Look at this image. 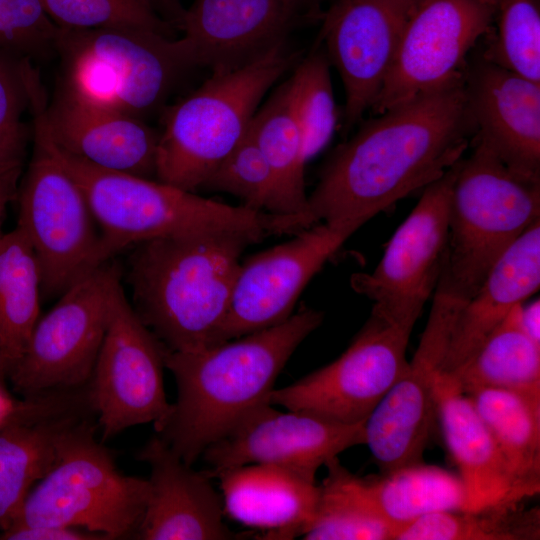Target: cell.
<instances>
[{
  "mask_svg": "<svg viewBox=\"0 0 540 540\" xmlns=\"http://www.w3.org/2000/svg\"><path fill=\"white\" fill-rule=\"evenodd\" d=\"M472 135L465 79L377 114L323 167L308 197L311 223L369 221L443 176Z\"/></svg>",
  "mask_w": 540,
  "mask_h": 540,
  "instance_id": "6da1fadb",
  "label": "cell"
},
{
  "mask_svg": "<svg viewBox=\"0 0 540 540\" xmlns=\"http://www.w3.org/2000/svg\"><path fill=\"white\" fill-rule=\"evenodd\" d=\"M324 313L302 307L274 326L195 351L165 350L177 400L155 429L192 466L269 396L281 370Z\"/></svg>",
  "mask_w": 540,
  "mask_h": 540,
  "instance_id": "7a4b0ae2",
  "label": "cell"
},
{
  "mask_svg": "<svg viewBox=\"0 0 540 540\" xmlns=\"http://www.w3.org/2000/svg\"><path fill=\"white\" fill-rule=\"evenodd\" d=\"M39 110L34 115L38 138L84 193L100 233L101 264L128 247L166 236L235 235L253 244L304 228L300 215L232 206L185 191L157 179L96 167L56 146Z\"/></svg>",
  "mask_w": 540,
  "mask_h": 540,
  "instance_id": "3957f363",
  "label": "cell"
},
{
  "mask_svg": "<svg viewBox=\"0 0 540 540\" xmlns=\"http://www.w3.org/2000/svg\"><path fill=\"white\" fill-rule=\"evenodd\" d=\"M249 239L184 234L133 246L127 262L133 310L170 351H195L220 342L240 257Z\"/></svg>",
  "mask_w": 540,
  "mask_h": 540,
  "instance_id": "277c9868",
  "label": "cell"
},
{
  "mask_svg": "<svg viewBox=\"0 0 540 540\" xmlns=\"http://www.w3.org/2000/svg\"><path fill=\"white\" fill-rule=\"evenodd\" d=\"M280 44L240 68L214 72L169 107L159 132L156 179L195 193L246 135L267 91L296 62Z\"/></svg>",
  "mask_w": 540,
  "mask_h": 540,
  "instance_id": "5b68a950",
  "label": "cell"
},
{
  "mask_svg": "<svg viewBox=\"0 0 540 540\" xmlns=\"http://www.w3.org/2000/svg\"><path fill=\"white\" fill-rule=\"evenodd\" d=\"M456 164L446 256L438 284L467 301L492 266L537 220L540 181L509 169L484 143Z\"/></svg>",
  "mask_w": 540,
  "mask_h": 540,
  "instance_id": "8992f818",
  "label": "cell"
},
{
  "mask_svg": "<svg viewBox=\"0 0 540 540\" xmlns=\"http://www.w3.org/2000/svg\"><path fill=\"white\" fill-rule=\"evenodd\" d=\"M59 93L141 118L161 108L193 68L179 38L141 27L60 28Z\"/></svg>",
  "mask_w": 540,
  "mask_h": 540,
  "instance_id": "52a82bcc",
  "label": "cell"
},
{
  "mask_svg": "<svg viewBox=\"0 0 540 540\" xmlns=\"http://www.w3.org/2000/svg\"><path fill=\"white\" fill-rule=\"evenodd\" d=\"M94 418L66 433L51 469L30 490L8 528L70 526L107 540L135 539L149 481L118 470L112 454L96 439Z\"/></svg>",
  "mask_w": 540,
  "mask_h": 540,
  "instance_id": "ba28073f",
  "label": "cell"
},
{
  "mask_svg": "<svg viewBox=\"0 0 540 540\" xmlns=\"http://www.w3.org/2000/svg\"><path fill=\"white\" fill-rule=\"evenodd\" d=\"M16 198L19 204L17 227L36 256L41 295L60 296L102 265L99 228L84 193L36 137Z\"/></svg>",
  "mask_w": 540,
  "mask_h": 540,
  "instance_id": "9c48e42d",
  "label": "cell"
},
{
  "mask_svg": "<svg viewBox=\"0 0 540 540\" xmlns=\"http://www.w3.org/2000/svg\"><path fill=\"white\" fill-rule=\"evenodd\" d=\"M121 280V268L109 260L70 286L38 319L8 374L18 393L26 398L88 385Z\"/></svg>",
  "mask_w": 540,
  "mask_h": 540,
  "instance_id": "30bf717a",
  "label": "cell"
},
{
  "mask_svg": "<svg viewBox=\"0 0 540 540\" xmlns=\"http://www.w3.org/2000/svg\"><path fill=\"white\" fill-rule=\"evenodd\" d=\"M456 164L423 189L374 270L351 276L352 288L373 302L371 313L410 331L441 276Z\"/></svg>",
  "mask_w": 540,
  "mask_h": 540,
  "instance_id": "8fae6325",
  "label": "cell"
},
{
  "mask_svg": "<svg viewBox=\"0 0 540 540\" xmlns=\"http://www.w3.org/2000/svg\"><path fill=\"white\" fill-rule=\"evenodd\" d=\"M165 350L133 310L120 282L112 295L104 339L88 383L102 442L136 425L152 423L156 429L168 416Z\"/></svg>",
  "mask_w": 540,
  "mask_h": 540,
  "instance_id": "7c38bea8",
  "label": "cell"
},
{
  "mask_svg": "<svg viewBox=\"0 0 540 540\" xmlns=\"http://www.w3.org/2000/svg\"><path fill=\"white\" fill-rule=\"evenodd\" d=\"M410 335V330L371 313L336 360L273 389L269 403L344 424L364 423L404 372Z\"/></svg>",
  "mask_w": 540,
  "mask_h": 540,
  "instance_id": "4fadbf2b",
  "label": "cell"
},
{
  "mask_svg": "<svg viewBox=\"0 0 540 540\" xmlns=\"http://www.w3.org/2000/svg\"><path fill=\"white\" fill-rule=\"evenodd\" d=\"M465 302L437 285L414 355L364 422V444L382 473L424 462V451L436 416V382L453 324Z\"/></svg>",
  "mask_w": 540,
  "mask_h": 540,
  "instance_id": "5bb4252c",
  "label": "cell"
},
{
  "mask_svg": "<svg viewBox=\"0 0 540 540\" xmlns=\"http://www.w3.org/2000/svg\"><path fill=\"white\" fill-rule=\"evenodd\" d=\"M494 15L479 0H422L405 28L373 113L463 81L467 56L490 33Z\"/></svg>",
  "mask_w": 540,
  "mask_h": 540,
  "instance_id": "9a60e30c",
  "label": "cell"
},
{
  "mask_svg": "<svg viewBox=\"0 0 540 540\" xmlns=\"http://www.w3.org/2000/svg\"><path fill=\"white\" fill-rule=\"evenodd\" d=\"M365 223H317L241 263L220 342L286 320L313 276Z\"/></svg>",
  "mask_w": 540,
  "mask_h": 540,
  "instance_id": "2e32d148",
  "label": "cell"
},
{
  "mask_svg": "<svg viewBox=\"0 0 540 540\" xmlns=\"http://www.w3.org/2000/svg\"><path fill=\"white\" fill-rule=\"evenodd\" d=\"M421 1L336 0L326 12L318 43L342 80L347 130L371 109Z\"/></svg>",
  "mask_w": 540,
  "mask_h": 540,
  "instance_id": "e0dca14e",
  "label": "cell"
},
{
  "mask_svg": "<svg viewBox=\"0 0 540 540\" xmlns=\"http://www.w3.org/2000/svg\"><path fill=\"white\" fill-rule=\"evenodd\" d=\"M364 443V423L344 424L303 410L281 412L266 403L201 456L211 466L208 473L266 464L315 482L321 466Z\"/></svg>",
  "mask_w": 540,
  "mask_h": 540,
  "instance_id": "ac0fdd59",
  "label": "cell"
},
{
  "mask_svg": "<svg viewBox=\"0 0 540 540\" xmlns=\"http://www.w3.org/2000/svg\"><path fill=\"white\" fill-rule=\"evenodd\" d=\"M303 0H194L178 37L193 68L230 71L286 43Z\"/></svg>",
  "mask_w": 540,
  "mask_h": 540,
  "instance_id": "d6986e66",
  "label": "cell"
},
{
  "mask_svg": "<svg viewBox=\"0 0 540 540\" xmlns=\"http://www.w3.org/2000/svg\"><path fill=\"white\" fill-rule=\"evenodd\" d=\"M95 414L88 387L15 403L0 424V528L7 529L32 487L51 469L66 433Z\"/></svg>",
  "mask_w": 540,
  "mask_h": 540,
  "instance_id": "ffe728a7",
  "label": "cell"
},
{
  "mask_svg": "<svg viewBox=\"0 0 540 540\" xmlns=\"http://www.w3.org/2000/svg\"><path fill=\"white\" fill-rule=\"evenodd\" d=\"M474 136L509 169L540 181V83L482 56L465 76Z\"/></svg>",
  "mask_w": 540,
  "mask_h": 540,
  "instance_id": "44dd1931",
  "label": "cell"
},
{
  "mask_svg": "<svg viewBox=\"0 0 540 540\" xmlns=\"http://www.w3.org/2000/svg\"><path fill=\"white\" fill-rule=\"evenodd\" d=\"M150 467L149 497L138 540L238 539L223 521L222 497L157 434L137 455Z\"/></svg>",
  "mask_w": 540,
  "mask_h": 540,
  "instance_id": "7402d4cb",
  "label": "cell"
},
{
  "mask_svg": "<svg viewBox=\"0 0 540 540\" xmlns=\"http://www.w3.org/2000/svg\"><path fill=\"white\" fill-rule=\"evenodd\" d=\"M38 108L49 138L62 150L99 168L156 179L159 132L143 119L61 93L49 107L42 96Z\"/></svg>",
  "mask_w": 540,
  "mask_h": 540,
  "instance_id": "603a6c76",
  "label": "cell"
},
{
  "mask_svg": "<svg viewBox=\"0 0 540 540\" xmlns=\"http://www.w3.org/2000/svg\"><path fill=\"white\" fill-rule=\"evenodd\" d=\"M435 408L465 489L466 511L517 505L529 498L466 394L438 377Z\"/></svg>",
  "mask_w": 540,
  "mask_h": 540,
  "instance_id": "cb8c5ba5",
  "label": "cell"
},
{
  "mask_svg": "<svg viewBox=\"0 0 540 540\" xmlns=\"http://www.w3.org/2000/svg\"><path fill=\"white\" fill-rule=\"evenodd\" d=\"M540 286V220L497 260L476 293L459 310L440 376L462 366L509 312Z\"/></svg>",
  "mask_w": 540,
  "mask_h": 540,
  "instance_id": "d4e9b609",
  "label": "cell"
},
{
  "mask_svg": "<svg viewBox=\"0 0 540 540\" xmlns=\"http://www.w3.org/2000/svg\"><path fill=\"white\" fill-rule=\"evenodd\" d=\"M205 473L219 479L224 511L246 526L266 531V539L302 536L314 518L320 487L289 470L247 464Z\"/></svg>",
  "mask_w": 540,
  "mask_h": 540,
  "instance_id": "484cf974",
  "label": "cell"
},
{
  "mask_svg": "<svg viewBox=\"0 0 540 540\" xmlns=\"http://www.w3.org/2000/svg\"><path fill=\"white\" fill-rule=\"evenodd\" d=\"M329 475L368 512L405 526L429 513L467 509V498L458 475L424 462L358 477L338 457L325 464Z\"/></svg>",
  "mask_w": 540,
  "mask_h": 540,
  "instance_id": "4316f807",
  "label": "cell"
},
{
  "mask_svg": "<svg viewBox=\"0 0 540 540\" xmlns=\"http://www.w3.org/2000/svg\"><path fill=\"white\" fill-rule=\"evenodd\" d=\"M516 305L453 374L439 378L463 393L497 388L540 397V343L526 332Z\"/></svg>",
  "mask_w": 540,
  "mask_h": 540,
  "instance_id": "83f0119b",
  "label": "cell"
},
{
  "mask_svg": "<svg viewBox=\"0 0 540 540\" xmlns=\"http://www.w3.org/2000/svg\"><path fill=\"white\" fill-rule=\"evenodd\" d=\"M249 130L274 177V213L308 217L304 139L298 124L289 78L257 109Z\"/></svg>",
  "mask_w": 540,
  "mask_h": 540,
  "instance_id": "f1b7e54d",
  "label": "cell"
},
{
  "mask_svg": "<svg viewBox=\"0 0 540 540\" xmlns=\"http://www.w3.org/2000/svg\"><path fill=\"white\" fill-rule=\"evenodd\" d=\"M495 439L528 497L540 491V397L506 389L464 393Z\"/></svg>",
  "mask_w": 540,
  "mask_h": 540,
  "instance_id": "f546056e",
  "label": "cell"
},
{
  "mask_svg": "<svg viewBox=\"0 0 540 540\" xmlns=\"http://www.w3.org/2000/svg\"><path fill=\"white\" fill-rule=\"evenodd\" d=\"M41 277L34 251L16 227L0 239V354L7 374L39 319Z\"/></svg>",
  "mask_w": 540,
  "mask_h": 540,
  "instance_id": "4dcf8cb0",
  "label": "cell"
},
{
  "mask_svg": "<svg viewBox=\"0 0 540 540\" xmlns=\"http://www.w3.org/2000/svg\"><path fill=\"white\" fill-rule=\"evenodd\" d=\"M538 508L520 504L483 511L446 510L429 513L405 525L396 540H536Z\"/></svg>",
  "mask_w": 540,
  "mask_h": 540,
  "instance_id": "1f68e13d",
  "label": "cell"
},
{
  "mask_svg": "<svg viewBox=\"0 0 540 540\" xmlns=\"http://www.w3.org/2000/svg\"><path fill=\"white\" fill-rule=\"evenodd\" d=\"M295 115L300 126L307 162L321 152L338 124L330 63L321 46L303 58L289 77Z\"/></svg>",
  "mask_w": 540,
  "mask_h": 540,
  "instance_id": "d6a6232c",
  "label": "cell"
},
{
  "mask_svg": "<svg viewBox=\"0 0 540 540\" xmlns=\"http://www.w3.org/2000/svg\"><path fill=\"white\" fill-rule=\"evenodd\" d=\"M497 32L482 57L540 83V0H497Z\"/></svg>",
  "mask_w": 540,
  "mask_h": 540,
  "instance_id": "836d02e7",
  "label": "cell"
},
{
  "mask_svg": "<svg viewBox=\"0 0 540 540\" xmlns=\"http://www.w3.org/2000/svg\"><path fill=\"white\" fill-rule=\"evenodd\" d=\"M319 487L314 518L301 536L305 540H396L404 527L368 512L329 476Z\"/></svg>",
  "mask_w": 540,
  "mask_h": 540,
  "instance_id": "e575fe53",
  "label": "cell"
},
{
  "mask_svg": "<svg viewBox=\"0 0 540 540\" xmlns=\"http://www.w3.org/2000/svg\"><path fill=\"white\" fill-rule=\"evenodd\" d=\"M60 28L94 29L141 27L175 37V27L157 11L151 0H42Z\"/></svg>",
  "mask_w": 540,
  "mask_h": 540,
  "instance_id": "d590c367",
  "label": "cell"
},
{
  "mask_svg": "<svg viewBox=\"0 0 540 540\" xmlns=\"http://www.w3.org/2000/svg\"><path fill=\"white\" fill-rule=\"evenodd\" d=\"M203 188L229 193L248 208L274 213L273 173L249 129L213 170Z\"/></svg>",
  "mask_w": 540,
  "mask_h": 540,
  "instance_id": "8d00e7d4",
  "label": "cell"
},
{
  "mask_svg": "<svg viewBox=\"0 0 540 540\" xmlns=\"http://www.w3.org/2000/svg\"><path fill=\"white\" fill-rule=\"evenodd\" d=\"M40 83L29 59L0 49V159L22 164L27 142L22 116Z\"/></svg>",
  "mask_w": 540,
  "mask_h": 540,
  "instance_id": "74e56055",
  "label": "cell"
},
{
  "mask_svg": "<svg viewBox=\"0 0 540 540\" xmlns=\"http://www.w3.org/2000/svg\"><path fill=\"white\" fill-rule=\"evenodd\" d=\"M58 27L42 0H0V49L29 59L56 52Z\"/></svg>",
  "mask_w": 540,
  "mask_h": 540,
  "instance_id": "f35d334b",
  "label": "cell"
},
{
  "mask_svg": "<svg viewBox=\"0 0 540 540\" xmlns=\"http://www.w3.org/2000/svg\"><path fill=\"white\" fill-rule=\"evenodd\" d=\"M4 540H107L100 533L79 527L38 526L12 527L0 533Z\"/></svg>",
  "mask_w": 540,
  "mask_h": 540,
  "instance_id": "ab89813d",
  "label": "cell"
},
{
  "mask_svg": "<svg viewBox=\"0 0 540 540\" xmlns=\"http://www.w3.org/2000/svg\"><path fill=\"white\" fill-rule=\"evenodd\" d=\"M21 165L13 167L0 176V239L2 224L8 204L16 198Z\"/></svg>",
  "mask_w": 540,
  "mask_h": 540,
  "instance_id": "60d3db41",
  "label": "cell"
},
{
  "mask_svg": "<svg viewBox=\"0 0 540 540\" xmlns=\"http://www.w3.org/2000/svg\"><path fill=\"white\" fill-rule=\"evenodd\" d=\"M151 2L165 20L178 27L185 10L179 0H151Z\"/></svg>",
  "mask_w": 540,
  "mask_h": 540,
  "instance_id": "b9f144b4",
  "label": "cell"
},
{
  "mask_svg": "<svg viewBox=\"0 0 540 540\" xmlns=\"http://www.w3.org/2000/svg\"><path fill=\"white\" fill-rule=\"evenodd\" d=\"M539 300L522 309V321L526 332L540 343L539 331Z\"/></svg>",
  "mask_w": 540,
  "mask_h": 540,
  "instance_id": "7bdbcfd3",
  "label": "cell"
},
{
  "mask_svg": "<svg viewBox=\"0 0 540 540\" xmlns=\"http://www.w3.org/2000/svg\"><path fill=\"white\" fill-rule=\"evenodd\" d=\"M15 402L11 400L3 387L0 386V424L14 409Z\"/></svg>",
  "mask_w": 540,
  "mask_h": 540,
  "instance_id": "ee69618b",
  "label": "cell"
},
{
  "mask_svg": "<svg viewBox=\"0 0 540 540\" xmlns=\"http://www.w3.org/2000/svg\"><path fill=\"white\" fill-rule=\"evenodd\" d=\"M21 164H13V163H9V162H6L2 159H0V176L2 174H4L6 171H8L9 169L13 168V167H16V166H20Z\"/></svg>",
  "mask_w": 540,
  "mask_h": 540,
  "instance_id": "f6af8a7d",
  "label": "cell"
},
{
  "mask_svg": "<svg viewBox=\"0 0 540 540\" xmlns=\"http://www.w3.org/2000/svg\"><path fill=\"white\" fill-rule=\"evenodd\" d=\"M7 374V370H6V367H5V364L3 362V359L1 357V354H0V386L3 387V378L4 376Z\"/></svg>",
  "mask_w": 540,
  "mask_h": 540,
  "instance_id": "bcb514c9",
  "label": "cell"
},
{
  "mask_svg": "<svg viewBox=\"0 0 540 540\" xmlns=\"http://www.w3.org/2000/svg\"><path fill=\"white\" fill-rule=\"evenodd\" d=\"M479 1L495 11L497 0H479Z\"/></svg>",
  "mask_w": 540,
  "mask_h": 540,
  "instance_id": "7dc6e473",
  "label": "cell"
},
{
  "mask_svg": "<svg viewBox=\"0 0 540 540\" xmlns=\"http://www.w3.org/2000/svg\"><path fill=\"white\" fill-rule=\"evenodd\" d=\"M312 0H303V2L306 4H309Z\"/></svg>",
  "mask_w": 540,
  "mask_h": 540,
  "instance_id": "c3c4849f",
  "label": "cell"
}]
</instances>
